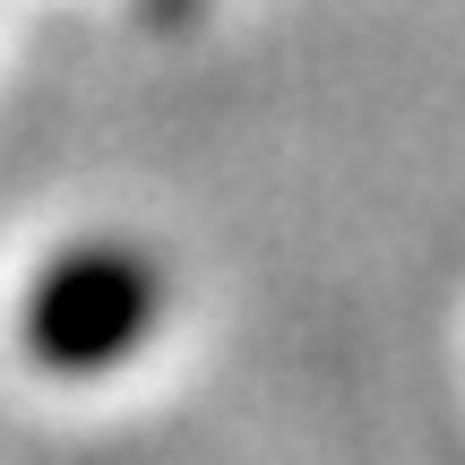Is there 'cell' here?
Returning a JSON list of instances; mask_svg holds the SVG:
<instances>
[{"label":"cell","instance_id":"7a4b0ae2","mask_svg":"<svg viewBox=\"0 0 465 465\" xmlns=\"http://www.w3.org/2000/svg\"><path fill=\"white\" fill-rule=\"evenodd\" d=\"M147 9H155V17H164V26H182V17H190V9H199V0H147Z\"/></svg>","mask_w":465,"mask_h":465},{"label":"cell","instance_id":"6da1fadb","mask_svg":"<svg viewBox=\"0 0 465 465\" xmlns=\"http://www.w3.org/2000/svg\"><path fill=\"white\" fill-rule=\"evenodd\" d=\"M155 319H164V276L121 242H86L44 267L26 302V345L44 353V371L86 380V371H113Z\"/></svg>","mask_w":465,"mask_h":465}]
</instances>
